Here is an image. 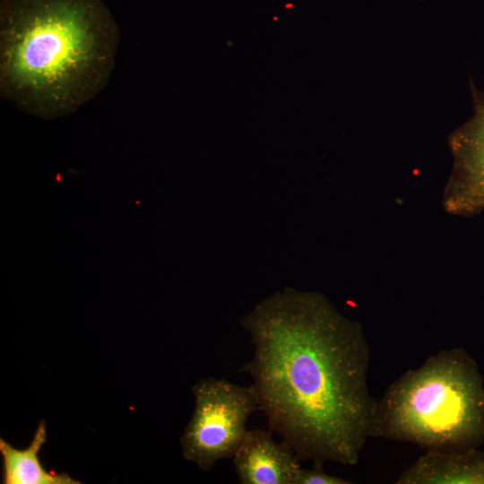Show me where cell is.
<instances>
[{
	"label": "cell",
	"mask_w": 484,
	"mask_h": 484,
	"mask_svg": "<svg viewBox=\"0 0 484 484\" xmlns=\"http://www.w3.org/2000/svg\"><path fill=\"white\" fill-rule=\"evenodd\" d=\"M232 458L241 484H295L301 468L290 446L263 429L247 430Z\"/></svg>",
	"instance_id": "obj_6"
},
{
	"label": "cell",
	"mask_w": 484,
	"mask_h": 484,
	"mask_svg": "<svg viewBox=\"0 0 484 484\" xmlns=\"http://www.w3.org/2000/svg\"><path fill=\"white\" fill-rule=\"evenodd\" d=\"M118 44L100 0H1V94L41 118L69 115L106 86Z\"/></svg>",
	"instance_id": "obj_2"
},
{
	"label": "cell",
	"mask_w": 484,
	"mask_h": 484,
	"mask_svg": "<svg viewBox=\"0 0 484 484\" xmlns=\"http://www.w3.org/2000/svg\"><path fill=\"white\" fill-rule=\"evenodd\" d=\"M241 324L254 353L239 371L252 377L269 428L299 461L357 464L376 405L360 324L324 295L290 289L262 301Z\"/></svg>",
	"instance_id": "obj_1"
},
{
	"label": "cell",
	"mask_w": 484,
	"mask_h": 484,
	"mask_svg": "<svg viewBox=\"0 0 484 484\" xmlns=\"http://www.w3.org/2000/svg\"><path fill=\"white\" fill-rule=\"evenodd\" d=\"M396 484H484V451H427L403 471Z\"/></svg>",
	"instance_id": "obj_7"
},
{
	"label": "cell",
	"mask_w": 484,
	"mask_h": 484,
	"mask_svg": "<svg viewBox=\"0 0 484 484\" xmlns=\"http://www.w3.org/2000/svg\"><path fill=\"white\" fill-rule=\"evenodd\" d=\"M470 85L474 112L448 137L454 163L443 193L445 211L463 217L484 211V91Z\"/></svg>",
	"instance_id": "obj_5"
},
{
	"label": "cell",
	"mask_w": 484,
	"mask_h": 484,
	"mask_svg": "<svg viewBox=\"0 0 484 484\" xmlns=\"http://www.w3.org/2000/svg\"><path fill=\"white\" fill-rule=\"evenodd\" d=\"M47 441V428L40 420L28 447L17 449L3 438L0 439V453L4 464V484H78L65 472L52 473L41 464L39 453Z\"/></svg>",
	"instance_id": "obj_8"
},
{
	"label": "cell",
	"mask_w": 484,
	"mask_h": 484,
	"mask_svg": "<svg viewBox=\"0 0 484 484\" xmlns=\"http://www.w3.org/2000/svg\"><path fill=\"white\" fill-rule=\"evenodd\" d=\"M195 408L181 437L183 456L203 471L232 458L247 429L249 416L258 409L251 385L224 378L203 379L192 387Z\"/></svg>",
	"instance_id": "obj_4"
},
{
	"label": "cell",
	"mask_w": 484,
	"mask_h": 484,
	"mask_svg": "<svg viewBox=\"0 0 484 484\" xmlns=\"http://www.w3.org/2000/svg\"><path fill=\"white\" fill-rule=\"evenodd\" d=\"M371 437L427 451L477 448L484 440V383L463 350H443L393 382L376 405Z\"/></svg>",
	"instance_id": "obj_3"
},
{
	"label": "cell",
	"mask_w": 484,
	"mask_h": 484,
	"mask_svg": "<svg viewBox=\"0 0 484 484\" xmlns=\"http://www.w3.org/2000/svg\"><path fill=\"white\" fill-rule=\"evenodd\" d=\"M311 470L300 468L295 484H351L352 481L326 473L323 465L313 464Z\"/></svg>",
	"instance_id": "obj_9"
}]
</instances>
